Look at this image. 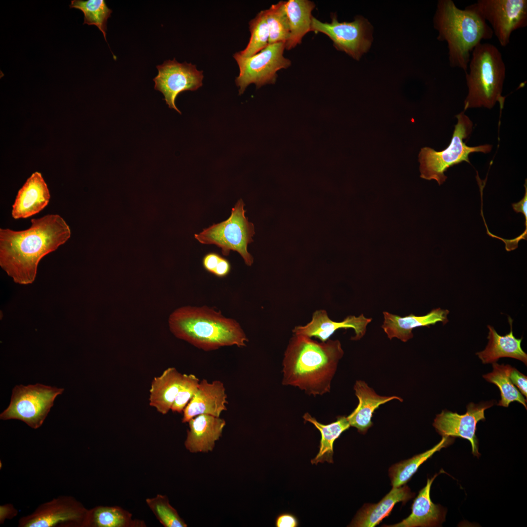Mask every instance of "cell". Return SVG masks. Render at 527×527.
I'll list each match as a JSON object with an SVG mask.
<instances>
[{"mask_svg":"<svg viewBox=\"0 0 527 527\" xmlns=\"http://www.w3.org/2000/svg\"><path fill=\"white\" fill-rule=\"evenodd\" d=\"M199 379L194 374H183L182 380L171 410L181 413L197 391Z\"/></svg>","mask_w":527,"mask_h":527,"instance_id":"34","label":"cell"},{"mask_svg":"<svg viewBox=\"0 0 527 527\" xmlns=\"http://www.w3.org/2000/svg\"><path fill=\"white\" fill-rule=\"evenodd\" d=\"M526 189L525 193L523 199L517 203L512 204L513 210L517 213H521L524 214L526 220V228H527V180L525 184Z\"/></svg>","mask_w":527,"mask_h":527,"instance_id":"39","label":"cell"},{"mask_svg":"<svg viewBox=\"0 0 527 527\" xmlns=\"http://www.w3.org/2000/svg\"><path fill=\"white\" fill-rule=\"evenodd\" d=\"M157 68L158 74L153 79L155 89L163 95L169 108L181 114L176 105L177 97L183 91H195L201 87L203 71L198 70L196 65L186 61L180 63L175 58L164 61Z\"/></svg>","mask_w":527,"mask_h":527,"instance_id":"13","label":"cell"},{"mask_svg":"<svg viewBox=\"0 0 527 527\" xmlns=\"http://www.w3.org/2000/svg\"><path fill=\"white\" fill-rule=\"evenodd\" d=\"M344 354L338 340L318 342L293 334L284 354L282 384L297 387L309 395L327 393Z\"/></svg>","mask_w":527,"mask_h":527,"instance_id":"2","label":"cell"},{"mask_svg":"<svg viewBox=\"0 0 527 527\" xmlns=\"http://www.w3.org/2000/svg\"><path fill=\"white\" fill-rule=\"evenodd\" d=\"M18 513V510L11 504L0 506V523L3 524L6 519H11Z\"/></svg>","mask_w":527,"mask_h":527,"instance_id":"38","label":"cell"},{"mask_svg":"<svg viewBox=\"0 0 527 527\" xmlns=\"http://www.w3.org/2000/svg\"><path fill=\"white\" fill-rule=\"evenodd\" d=\"M508 321L510 331L504 336L498 334L493 326L487 325L488 344L484 350L476 353L483 364H492L501 358L508 357L520 360L527 365V354L521 347L523 338L514 337L512 331L513 320L508 317Z\"/></svg>","mask_w":527,"mask_h":527,"instance_id":"23","label":"cell"},{"mask_svg":"<svg viewBox=\"0 0 527 527\" xmlns=\"http://www.w3.org/2000/svg\"><path fill=\"white\" fill-rule=\"evenodd\" d=\"M354 389L359 400V404L346 418L350 426L356 428L358 432L362 434H365L372 426L371 418L373 413L380 405L394 399L401 402L403 401L402 398L396 396L379 395L361 380L356 382Z\"/></svg>","mask_w":527,"mask_h":527,"instance_id":"21","label":"cell"},{"mask_svg":"<svg viewBox=\"0 0 527 527\" xmlns=\"http://www.w3.org/2000/svg\"><path fill=\"white\" fill-rule=\"evenodd\" d=\"M202 264L207 271L219 278L226 277L231 270L229 262L215 252H210L205 255Z\"/></svg>","mask_w":527,"mask_h":527,"instance_id":"35","label":"cell"},{"mask_svg":"<svg viewBox=\"0 0 527 527\" xmlns=\"http://www.w3.org/2000/svg\"><path fill=\"white\" fill-rule=\"evenodd\" d=\"M285 43L277 42L268 44L253 56L244 57L239 52L233 58L239 68V74L235 79L242 95L246 87L254 83L259 88L267 84H274L278 77L277 72L286 69L291 65V61L284 56Z\"/></svg>","mask_w":527,"mask_h":527,"instance_id":"9","label":"cell"},{"mask_svg":"<svg viewBox=\"0 0 527 527\" xmlns=\"http://www.w3.org/2000/svg\"><path fill=\"white\" fill-rule=\"evenodd\" d=\"M285 1H280L265 10L269 30L268 44L286 43L290 35L288 19L285 10Z\"/></svg>","mask_w":527,"mask_h":527,"instance_id":"31","label":"cell"},{"mask_svg":"<svg viewBox=\"0 0 527 527\" xmlns=\"http://www.w3.org/2000/svg\"><path fill=\"white\" fill-rule=\"evenodd\" d=\"M63 388L40 384L16 385L13 389L8 407L0 415L1 420H20L33 429L41 426Z\"/></svg>","mask_w":527,"mask_h":527,"instance_id":"8","label":"cell"},{"mask_svg":"<svg viewBox=\"0 0 527 527\" xmlns=\"http://www.w3.org/2000/svg\"><path fill=\"white\" fill-rule=\"evenodd\" d=\"M454 441V438L442 436L441 441L432 448L392 466L389 469V476L392 487L404 485L417 471L419 466L435 452L447 446Z\"/></svg>","mask_w":527,"mask_h":527,"instance_id":"28","label":"cell"},{"mask_svg":"<svg viewBox=\"0 0 527 527\" xmlns=\"http://www.w3.org/2000/svg\"><path fill=\"white\" fill-rule=\"evenodd\" d=\"M251 36L246 47L239 54L248 57L258 53L268 45L269 30L265 10L261 11L249 22Z\"/></svg>","mask_w":527,"mask_h":527,"instance_id":"32","label":"cell"},{"mask_svg":"<svg viewBox=\"0 0 527 527\" xmlns=\"http://www.w3.org/2000/svg\"><path fill=\"white\" fill-rule=\"evenodd\" d=\"M449 311L440 308L432 309L424 316H415L411 314L405 317L383 312L384 323L382 325L387 337L391 340L393 338L406 342L413 337L412 329L421 327H429L438 322L444 324L448 322L447 315Z\"/></svg>","mask_w":527,"mask_h":527,"instance_id":"19","label":"cell"},{"mask_svg":"<svg viewBox=\"0 0 527 527\" xmlns=\"http://www.w3.org/2000/svg\"><path fill=\"white\" fill-rule=\"evenodd\" d=\"M50 194L41 174L33 173L19 190L12 205L14 219H26L41 211L48 204Z\"/></svg>","mask_w":527,"mask_h":527,"instance_id":"17","label":"cell"},{"mask_svg":"<svg viewBox=\"0 0 527 527\" xmlns=\"http://www.w3.org/2000/svg\"><path fill=\"white\" fill-rule=\"evenodd\" d=\"M415 495L407 486L392 487L380 502L366 504L357 513L349 527H374L387 517L396 504L405 503Z\"/></svg>","mask_w":527,"mask_h":527,"instance_id":"22","label":"cell"},{"mask_svg":"<svg viewBox=\"0 0 527 527\" xmlns=\"http://www.w3.org/2000/svg\"><path fill=\"white\" fill-rule=\"evenodd\" d=\"M465 112L463 110L456 115L457 122L455 125L451 141L446 149L437 151L429 147L421 148L418 155L421 178L427 180H434L441 185L447 179L445 172L448 168L464 161L470 163L469 154L491 152L492 146L490 144L468 146L464 142L471 135L473 125Z\"/></svg>","mask_w":527,"mask_h":527,"instance_id":"6","label":"cell"},{"mask_svg":"<svg viewBox=\"0 0 527 527\" xmlns=\"http://www.w3.org/2000/svg\"><path fill=\"white\" fill-rule=\"evenodd\" d=\"M371 321V318H366L362 314L357 317L348 316L342 322H335L329 318L326 310L321 309L313 313L310 322L304 325L295 326L292 332L295 334L314 337L321 342H325L339 329L352 328L355 335L351 340L356 341L365 335L366 326Z\"/></svg>","mask_w":527,"mask_h":527,"instance_id":"15","label":"cell"},{"mask_svg":"<svg viewBox=\"0 0 527 527\" xmlns=\"http://www.w3.org/2000/svg\"><path fill=\"white\" fill-rule=\"evenodd\" d=\"M372 28L368 20L360 16L351 22H341L336 15L332 16L330 22H323L313 16L311 24V31L326 35L337 50L344 51L357 60L371 46Z\"/></svg>","mask_w":527,"mask_h":527,"instance_id":"11","label":"cell"},{"mask_svg":"<svg viewBox=\"0 0 527 527\" xmlns=\"http://www.w3.org/2000/svg\"><path fill=\"white\" fill-rule=\"evenodd\" d=\"M244 205L240 199L226 220L204 229L195 234V238L203 244L217 245L224 256H228L231 250L238 252L245 264L251 266L254 259L247 251V245L253 242L255 231L254 224L245 216Z\"/></svg>","mask_w":527,"mask_h":527,"instance_id":"7","label":"cell"},{"mask_svg":"<svg viewBox=\"0 0 527 527\" xmlns=\"http://www.w3.org/2000/svg\"><path fill=\"white\" fill-rule=\"evenodd\" d=\"M30 227L15 231L0 229V266L20 284L35 281L39 262L70 238L71 231L58 214L31 220Z\"/></svg>","mask_w":527,"mask_h":527,"instance_id":"1","label":"cell"},{"mask_svg":"<svg viewBox=\"0 0 527 527\" xmlns=\"http://www.w3.org/2000/svg\"><path fill=\"white\" fill-rule=\"evenodd\" d=\"M142 520L118 506H99L89 509L86 527H144Z\"/></svg>","mask_w":527,"mask_h":527,"instance_id":"27","label":"cell"},{"mask_svg":"<svg viewBox=\"0 0 527 527\" xmlns=\"http://www.w3.org/2000/svg\"><path fill=\"white\" fill-rule=\"evenodd\" d=\"M492 371L484 375L483 377L487 382L496 385L499 388L501 400L497 405L507 407L511 402L517 401L527 409V400L513 384L509 378L512 366L509 365H500L495 362L492 363Z\"/></svg>","mask_w":527,"mask_h":527,"instance_id":"29","label":"cell"},{"mask_svg":"<svg viewBox=\"0 0 527 527\" xmlns=\"http://www.w3.org/2000/svg\"><path fill=\"white\" fill-rule=\"evenodd\" d=\"M146 503L161 524L164 527H186L187 524L170 504L167 496L158 494L146 499Z\"/></svg>","mask_w":527,"mask_h":527,"instance_id":"33","label":"cell"},{"mask_svg":"<svg viewBox=\"0 0 527 527\" xmlns=\"http://www.w3.org/2000/svg\"><path fill=\"white\" fill-rule=\"evenodd\" d=\"M303 418L305 423L308 422L312 424L321 434L319 450L316 457L311 460V464L317 465L325 461L333 463L334 442L350 426L346 417L339 416L336 421L328 425L319 423L308 413H305Z\"/></svg>","mask_w":527,"mask_h":527,"instance_id":"26","label":"cell"},{"mask_svg":"<svg viewBox=\"0 0 527 527\" xmlns=\"http://www.w3.org/2000/svg\"><path fill=\"white\" fill-rule=\"evenodd\" d=\"M89 509L76 498L62 495L40 505L21 517L19 527H86Z\"/></svg>","mask_w":527,"mask_h":527,"instance_id":"10","label":"cell"},{"mask_svg":"<svg viewBox=\"0 0 527 527\" xmlns=\"http://www.w3.org/2000/svg\"><path fill=\"white\" fill-rule=\"evenodd\" d=\"M473 5L489 22L502 46L508 45L514 31L527 25V0H479Z\"/></svg>","mask_w":527,"mask_h":527,"instance_id":"12","label":"cell"},{"mask_svg":"<svg viewBox=\"0 0 527 527\" xmlns=\"http://www.w3.org/2000/svg\"><path fill=\"white\" fill-rule=\"evenodd\" d=\"M70 8L81 10L84 15L83 24L94 25L102 32L106 38L107 20L110 17L112 10L109 8L104 0H72L69 5Z\"/></svg>","mask_w":527,"mask_h":527,"instance_id":"30","label":"cell"},{"mask_svg":"<svg viewBox=\"0 0 527 527\" xmlns=\"http://www.w3.org/2000/svg\"><path fill=\"white\" fill-rule=\"evenodd\" d=\"M297 518L289 513H283L276 518L275 525L277 527H296L298 526Z\"/></svg>","mask_w":527,"mask_h":527,"instance_id":"37","label":"cell"},{"mask_svg":"<svg viewBox=\"0 0 527 527\" xmlns=\"http://www.w3.org/2000/svg\"><path fill=\"white\" fill-rule=\"evenodd\" d=\"M466 72L468 93L464 110L469 108H492L498 102L502 110L505 97L502 95L506 78V66L498 48L489 43L480 42L472 51Z\"/></svg>","mask_w":527,"mask_h":527,"instance_id":"5","label":"cell"},{"mask_svg":"<svg viewBox=\"0 0 527 527\" xmlns=\"http://www.w3.org/2000/svg\"><path fill=\"white\" fill-rule=\"evenodd\" d=\"M188 423L189 428L184 446L191 453L212 451L226 425L225 420L220 417L207 414L198 415Z\"/></svg>","mask_w":527,"mask_h":527,"instance_id":"18","label":"cell"},{"mask_svg":"<svg viewBox=\"0 0 527 527\" xmlns=\"http://www.w3.org/2000/svg\"><path fill=\"white\" fill-rule=\"evenodd\" d=\"M438 40L447 44L452 67L467 71L470 53L483 40L492 38L493 32L473 4L463 10L452 0H440L434 17Z\"/></svg>","mask_w":527,"mask_h":527,"instance_id":"4","label":"cell"},{"mask_svg":"<svg viewBox=\"0 0 527 527\" xmlns=\"http://www.w3.org/2000/svg\"><path fill=\"white\" fill-rule=\"evenodd\" d=\"M168 324L175 337L206 351L232 345L242 347L248 342L236 320L206 306L178 308L170 314Z\"/></svg>","mask_w":527,"mask_h":527,"instance_id":"3","label":"cell"},{"mask_svg":"<svg viewBox=\"0 0 527 527\" xmlns=\"http://www.w3.org/2000/svg\"><path fill=\"white\" fill-rule=\"evenodd\" d=\"M183 374L175 367H168L153 380L149 390V405L162 414L171 410L180 388Z\"/></svg>","mask_w":527,"mask_h":527,"instance_id":"24","label":"cell"},{"mask_svg":"<svg viewBox=\"0 0 527 527\" xmlns=\"http://www.w3.org/2000/svg\"><path fill=\"white\" fill-rule=\"evenodd\" d=\"M438 474L427 479L426 486L419 492L412 506L411 514L401 522L387 527H436L445 520L446 510L441 506L434 504L430 497L431 485Z\"/></svg>","mask_w":527,"mask_h":527,"instance_id":"20","label":"cell"},{"mask_svg":"<svg viewBox=\"0 0 527 527\" xmlns=\"http://www.w3.org/2000/svg\"><path fill=\"white\" fill-rule=\"evenodd\" d=\"M509 378L520 393L527 398V377L521 373L514 367H511Z\"/></svg>","mask_w":527,"mask_h":527,"instance_id":"36","label":"cell"},{"mask_svg":"<svg viewBox=\"0 0 527 527\" xmlns=\"http://www.w3.org/2000/svg\"><path fill=\"white\" fill-rule=\"evenodd\" d=\"M227 395L223 384L206 379L200 382L198 389L183 411L182 422L188 423L194 417L207 414L219 417L226 410Z\"/></svg>","mask_w":527,"mask_h":527,"instance_id":"16","label":"cell"},{"mask_svg":"<svg viewBox=\"0 0 527 527\" xmlns=\"http://www.w3.org/2000/svg\"><path fill=\"white\" fill-rule=\"evenodd\" d=\"M494 404V401L479 404L469 403L464 414L448 410H443L437 414L433 426L442 436L461 437L468 440L471 446L472 453L479 457L478 441L476 436V426L480 421H485V411Z\"/></svg>","mask_w":527,"mask_h":527,"instance_id":"14","label":"cell"},{"mask_svg":"<svg viewBox=\"0 0 527 527\" xmlns=\"http://www.w3.org/2000/svg\"><path fill=\"white\" fill-rule=\"evenodd\" d=\"M285 6L290 29L285 49L290 50L300 44L304 36L311 31V13L315 5L308 0H289Z\"/></svg>","mask_w":527,"mask_h":527,"instance_id":"25","label":"cell"}]
</instances>
